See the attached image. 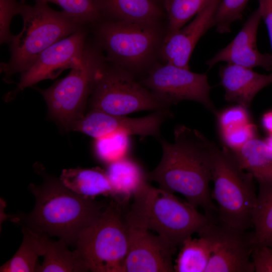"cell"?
Wrapping results in <instances>:
<instances>
[{
  "instance_id": "7a4b0ae2",
  "label": "cell",
  "mask_w": 272,
  "mask_h": 272,
  "mask_svg": "<svg viewBox=\"0 0 272 272\" xmlns=\"http://www.w3.org/2000/svg\"><path fill=\"white\" fill-rule=\"evenodd\" d=\"M41 184H30L35 204L29 214L9 215L12 221L31 230L57 236L68 245L76 244L81 233L103 211L109 202L79 195L60 179L46 174Z\"/></svg>"
},
{
  "instance_id": "52a82bcc",
  "label": "cell",
  "mask_w": 272,
  "mask_h": 272,
  "mask_svg": "<svg viewBox=\"0 0 272 272\" xmlns=\"http://www.w3.org/2000/svg\"><path fill=\"white\" fill-rule=\"evenodd\" d=\"M124 204L114 198L79 236L75 252L94 272H121L129 246Z\"/></svg>"
},
{
  "instance_id": "30bf717a",
  "label": "cell",
  "mask_w": 272,
  "mask_h": 272,
  "mask_svg": "<svg viewBox=\"0 0 272 272\" xmlns=\"http://www.w3.org/2000/svg\"><path fill=\"white\" fill-rule=\"evenodd\" d=\"M169 107L184 100L197 102L216 116L218 110L210 97L206 74H198L165 63L151 69L141 82Z\"/></svg>"
},
{
  "instance_id": "74e56055",
  "label": "cell",
  "mask_w": 272,
  "mask_h": 272,
  "mask_svg": "<svg viewBox=\"0 0 272 272\" xmlns=\"http://www.w3.org/2000/svg\"><path fill=\"white\" fill-rule=\"evenodd\" d=\"M270 247H272V244H271V245Z\"/></svg>"
},
{
  "instance_id": "d4e9b609",
  "label": "cell",
  "mask_w": 272,
  "mask_h": 272,
  "mask_svg": "<svg viewBox=\"0 0 272 272\" xmlns=\"http://www.w3.org/2000/svg\"><path fill=\"white\" fill-rule=\"evenodd\" d=\"M255 244H272V185L259 184V191L252 215Z\"/></svg>"
},
{
  "instance_id": "f546056e",
  "label": "cell",
  "mask_w": 272,
  "mask_h": 272,
  "mask_svg": "<svg viewBox=\"0 0 272 272\" xmlns=\"http://www.w3.org/2000/svg\"><path fill=\"white\" fill-rule=\"evenodd\" d=\"M226 146L232 150H236L251 139L256 137V126L250 122L229 129L220 130Z\"/></svg>"
},
{
  "instance_id": "484cf974",
  "label": "cell",
  "mask_w": 272,
  "mask_h": 272,
  "mask_svg": "<svg viewBox=\"0 0 272 272\" xmlns=\"http://www.w3.org/2000/svg\"><path fill=\"white\" fill-rule=\"evenodd\" d=\"M212 0H164L167 19L165 37L181 28Z\"/></svg>"
},
{
  "instance_id": "4fadbf2b",
  "label": "cell",
  "mask_w": 272,
  "mask_h": 272,
  "mask_svg": "<svg viewBox=\"0 0 272 272\" xmlns=\"http://www.w3.org/2000/svg\"><path fill=\"white\" fill-rule=\"evenodd\" d=\"M173 116L169 109L155 111L147 116L131 118L114 115L91 109L81 118L74 122L70 130L83 133L94 139L114 134L143 138L151 136L161 138V127L164 122Z\"/></svg>"
},
{
  "instance_id": "d6a6232c",
  "label": "cell",
  "mask_w": 272,
  "mask_h": 272,
  "mask_svg": "<svg viewBox=\"0 0 272 272\" xmlns=\"http://www.w3.org/2000/svg\"><path fill=\"white\" fill-rule=\"evenodd\" d=\"M251 260L254 271L272 272V247L254 244L251 253Z\"/></svg>"
},
{
  "instance_id": "9a60e30c",
  "label": "cell",
  "mask_w": 272,
  "mask_h": 272,
  "mask_svg": "<svg viewBox=\"0 0 272 272\" xmlns=\"http://www.w3.org/2000/svg\"><path fill=\"white\" fill-rule=\"evenodd\" d=\"M221 1L212 0L187 25L165 37L159 54L165 63L189 69L192 51L201 37L214 27L215 14Z\"/></svg>"
},
{
  "instance_id": "8992f818",
  "label": "cell",
  "mask_w": 272,
  "mask_h": 272,
  "mask_svg": "<svg viewBox=\"0 0 272 272\" xmlns=\"http://www.w3.org/2000/svg\"><path fill=\"white\" fill-rule=\"evenodd\" d=\"M160 23L102 19L92 25L106 60L132 74L159 54L166 35Z\"/></svg>"
},
{
  "instance_id": "8d00e7d4",
  "label": "cell",
  "mask_w": 272,
  "mask_h": 272,
  "mask_svg": "<svg viewBox=\"0 0 272 272\" xmlns=\"http://www.w3.org/2000/svg\"><path fill=\"white\" fill-rule=\"evenodd\" d=\"M152 1L163 8V4H164V0H152Z\"/></svg>"
},
{
  "instance_id": "3957f363",
  "label": "cell",
  "mask_w": 272,
  "mask_h": 272,
  "mask_svg": "<svg viewBox=\"0 0 272 272\" xmlns=\"http://www.w3.org/2000/svg\"><path fill=\"white\" fill-rule=\"evenodd\" d=\"M124 213L130 227L153 230L178 248L187 238L197 234L211 218L173 193L146 182L132 196Z\"/></svg>"
},
{
  "instance_id": "4dcf8cb0",
  "label": "cell",
  "mask_w": 272,
  "mask_h": 272,
  "mask_svg": "<svg viewBox=\"0 0 272 272\" xmlns=\"http://www.w3.org/2000/svg\"><path fill=\"white\" fill-rule=\"evenodd\" d=\"M21 3L17 0H0V43L9 44L14 35L10 30L13 18L19 15Z\"/></svg>"
},
{
  "instance_id": "ba28073f",
  "label": "cell",
  "mask_w": 272,
  "mask_h": 272,
  "mask_svg": "<svg viewBox=\"0 0 272 272\" xmlns=\"http://www.w3.org/2000/svg\"><path fill=\"white\" fill-rule=\"evenodd\" d=\"M105 61L97 44L87 42L80 65L48 88H35L45 101L50 117L66 130L70 131L72 124L84 116L97 73Z\"/></svg>"
},
{
  "instance_id": "f1b7e54d",
  "label": "cell",
  "mask_w": 272,
  "mask_h": 272,
  "mask_svg": "<svg viewBox=\"0 0 272 272\" xmlns=\"http://www.w3.org/2000/svg\"><path fill=\"white\" fill-rule=\"evenodd\" d=\"M250 0H222L216 13L214 27L220 34L230 32L232 24L242 18Z\"/></svg>"
},
{
  "instance_id": "7402d4cb",
  "label": "cell",
  "mask_w": 272,
  "mask_h": 272,
  "mask_svg": "<svg viewBox=\"0 0 272 272\" xmlns=\"http://www.w3.org/2000/svg\"><path fill=\"white\" fill-rule=\"evenodd\" d=\"M23 239L13 256L0 267L1 272H35L39 256L44 255L47 234L23 226Z\"/></svg>"
},
{
  "instance_id": "83f0119b",
  "label": "cell",
  "mask_w": 272,
  "mask_h": 272,
  "mask_svg": "<svg viewBox=\"0 0 272 272\" xmlns=\"http://www.w3.org/2000/svg\"><path fill=\"white\" fill-rule=\"evenodd\" d=\"M52 3L82 26L93 25L102 20L94 0H35Z\"/></svg>"
},
{
  "instance_id": "5bb4252c",
  "label": "cell",
  "mask_w": 272,
  "mask_h": 272,
  "mask_svg": "<svg viewBox=\"0 0 272 272\" xmlns=\"http://www.w3.org/2000/svg\"><path fill=\"white\" fill-rule=\"evenodd\" d=\"M128 227L129 246L121 272L174 271L173 256L177 248L148 230Z\"/></svg>"
},
{
  "instance_id": "9c48e42d",
  "label": "cell",
  "mask_w": 272,
  "mask_h": 272,
  "mask_svg": "<svg viewBox=\"0 0 272 272\" xmlns=\"http://www.w3.org/2000/svg\"><path fill=\"white\" fill-rule=\"evenodd\" d=\"M89 103L91 109L118 116L169 108L131 73L106 60L97 73Z\"/></svg>"
},
{
  "instance_id": "6da1fadb",
  "label": "cell",
  "mask_w": 272,
  "mask_h": 272,
  "mask_svg": "<svg viewBox=\"0 0 272 272\" xmlns=\"http://www.w3.org/2000/svg\"><path fill=\"white\" fill-rule=\"evenodd\" d=\"M174 141H159L162 157L158 166L147 174L148 181L179 193L195 208H201L210 218H218L210 183L212 181V143L199 131L180 125L174 129Z\"/></svg>"
},
{
  "instance_id": "5b68a950",
  "label": "cell",
  "mask_w": 272,
  "mask_h": 272,
  "mask_svg": "<svg viewBox=\"0 0 272 272\" xmlns=\"http://www.w3.org/2000/svg\"><path fill=\"white\" fill-rule=\"evenodd\" d=\"M254 177L240 165L233 151L212 143L213 200L217 204L218 220L230 227L248 230L257 200Z\"/></svg>"
},
{
  "instance_id": "44dd1931",
  "label": "cell",
  "mask_w": 272,
  "mask_h": 272,
  "mask_svg": "<svg viewBox=\"0 0 272 272\" xmlns=\"http://www.w3.org/2000/svg\"><path fill=\"white\" fill-rule=\"evenodd\" d=\"M232 151L241 166L259 184L272 185V149L264 140L255 137Z\"/></svg>"
},
{
  "instance_id": "7c38bea8",
  "label": "cell",
  "mask_w": 272,
  "mask_h": 272,
  "mask_svg": "<svg viewBox=\"0 0 272 272\" xmlns=\"http://www.w3.org/2000/svg\"><path fill=\"white\" fill-rule=\"evenodd\" d=\"M86 26L53 43L41 52L33 65L21 74L17 87L8 93L10 100L21 91L44 80H53L63 71L80 65L87 43Z\"/></svg>"
},
{
  "instance_id": "d590c367",
  "label": "cell",
  "mask_w": 272,
  "mask_h": 272,
  "mask_svg": "<svg viewBox=\"0 0 272 272\" xmlns=\"http://www.w3.org/2000/svg\"><path fill=\"white\" fill-rule=\"evenodd\" d=\"M264 141L267 145L272 149V134H269V135Z\"/></svg>"
},
{
  "instance_id": "ffe728a7",
  "label": "cell",
  "mask_w": 272,
  "mask_h": 272,
  "mask_svg": "<svg viewBox=\"0 0 272 272\" xmlns=\"http://www.w3.org/2000/svg\"><path fill=\"white\" fill-rule=\"evenodd\" d=\"M106 172L114 192V199L123 203L148 181L147 173L129 157L107 165Z\"/></svg>"
},
{
  "instance_id": "1f68e13d",
  "label": "cell",
  "mask_w": 272,
  "mask_h": 272,
  "mask_svg": "<svg viewBox=\"0 0 272 272\" xmlns=\"http://www.w3.org/2000/svg\"><path fill=\"white\" fill-rule=\"evenodd\" d=\"M220 130L229 129L249 122L247 109L237 105L226 109L217 115Z\"/></svg>"
},
{
  "instance_id": "836d02e7",
  "label": "cell",
  "mask_w": 272,
  "mask_h": 272,
  "mask_svg": "<svg viewBox=\"0 0 272 272\" xmlns=\"http://www.w3.org/2000/svg\"><path fill=\"white\" fill-rule=\"evenodd\" d=\"M258 2L257 8L267 28L272 50V0H258Z\"/></svg>"
},
{
  "instance_id": "2e32d148",
  "label": "cell",
  "mask_w": 272,
  "mask_h": 272,
  "mask_svg": "<svg viewBox=\"0 0 272 272\" xmlns=\"http://www.w3.org/2000/svg\"><path fill=\"white\" fill-rule=\"evenodd\" d=\"M261 20L257 8L250 14L233 40L206 61L209 68L225 62L250 69L261 67L272 71V54L262 53L257 47V34Z\"/></svg>"
},
{
  "instance_id": "d6986e66",
  "label": "cell",
  "mask_w": 272,
  "mask_h": 272,
  "mask_svg": "<svg viewBox=\"0 0 272 272\" xmlns=\"http://www.w3.org/2000/svg\"><path fill=\"white\" fill-rule=\"evenodd\" d=\"M59 179L70 190L86 197L95 199L99 195L115 197L106 171L98 167L65 169Z\"/></svg>"
},
{
  "instance_id": "cb8c5ba5",
  "label": "cell",
  "mask_w": 272,
  "mask_h": 272,
  "mask_svg": "<svg viewBox=\"0 0 272 272\" xmlns=\"http://www.w3.org/2000/svg\"><path fill=\"white\" fill-rule=\"evenodd\" d=\"M186 239L174 265L175 272H205L212 254L210 240L202 236Z\"/></svg>"
},
{
  "instance_id": "277c9868",
  "label": "cell",
  "mask_w": 272,
  "mask_h": 272,
  "mask_svg": "<svg viewBox=\"0 0 272 272\" xmlns=\"http://www.w3.org/2000/svg\"><path fill=\"white\" fill-rule=\"evenodd\" d=\"M19 15L23 28L8 44L9 61L2 62L0 65L3 80L7 83L12 82L13 75L29 69L46 48L84 26L64 11H55L41 1H35L33 6L21 2Z\"/></svg>"
},
{
  "instance_id": "e0dca14e",
  "label": "cell",
  "mask_w": 272,
  "mask_h": 272,
  "mask_svg": "<svg viewBox=\"0 0 272 272\" xmlns=\"http://www.w3.org/2000/svg\"><path fill=\"white\" fill-rule=\"evenodd\" d=\"M220 84L225 90V99L248 109L256 94L272 84V75L256 73L252 69L226 63L219 72Z\"/></svg>"
},
{
  "instance_id": "603a6c76",
  "label": "cell",
  "mask_w": 272,
  "mask_h": 272,
  "mask_svg": "<svg viewBox=\"0 0 272 272\" xmlns=\"http://www.w3.org/2000/svg\"><path fill=\"white\" fill-rule=\"evenodd\" d=\"M63 239L53 241L46 237L45 251L41 265L39 263L35 272H84L89 270L86 263L75 250L71 251Z\"/></svg>"
},
{
  "instance_id": "4316f807",
  "label": "cell",
  "mask_w": 272,
  "mask_h": 272,
  "mask_svg": "<svg viewBox=\"0 0 272 272\" xmlns=\"http://www.w3.org/2000/svg\"><path fill=\"white\" fill-rule=\"evenodd\" d=\"M131 148L130 137L111 134L94 139L93 150L96 158L107 165L128 157Z\"/></svg>"
},
{
  "instance_id": "8fae6325",
  "label": "cell",
  "mask_w": 272,
  "mask_h": 272,
  "mask_svg": "<svg viewBox=\"0 0 272 272\" xmlns=\"http://www.w3.org/2000/svg\"><path fill=\"white\" fill-rule=\"evenodd\" d=\"M208 238L212 254L205 272H253L251 253L253 233L226 225L211 219L198 233Z\"/></svg>"
},
{
  "instance_id": "ac0fdd59",
  "label": "cell",
  "mask_w": 272,
  "mask_h": 272,
  "mask_svg": "<svg viewBox=\"0 0 272 272\" xmlns=\"http://www.w3.org/2000/svg\"><path fill=\"white\" fill-rule=\"evenodd\" d=\"M102 19L160 23L166 13L152 0H94Z\"/></svg>"
},
{
  "instance_id": "e575fe53",
  "label": "cell",
  "mask_w": 272,
  "mask_h": 272,
  "mask_svg": "<svg viewBox=\"0 0 272 272\" xmlns=\"http://www.w3.org/2000/svg\"><path fill=\"white\" fill-rule=\"evenodd\" d=\"M263 127L269 134H272V111L265 113L261 119Z\"/></svg>"
}]
</instances>
